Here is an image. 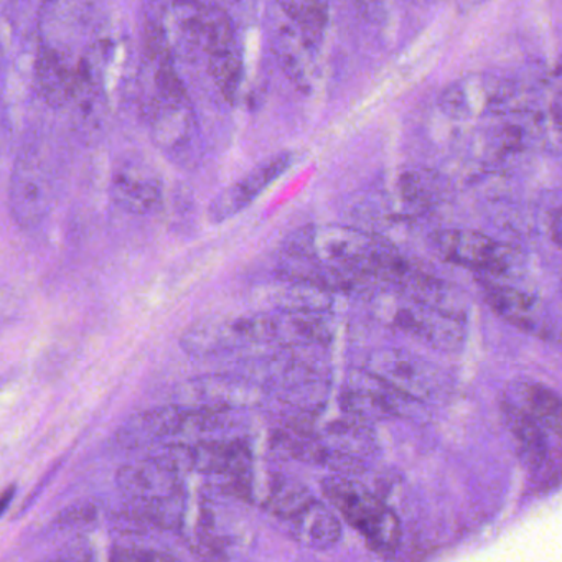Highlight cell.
Returning <instances> with one entry per match:
<instances>
[{"label": "cell", "instance_id": "cell-25", "mask_svg": "<svg viewBox=\"0 0 562 562\" xmlns=\"http://www.w3.org/2000/svg\"><path fill=\"white\" fill-rule=\"evenodd\" d=\"M331 294L334 292L312 282L282 279V284L269 292L266 302H269L274 311L330 312L334 304Z\"/></svg>", "mask_w": 562, "mask_h": 562}, {"label": "cell", "instance_id": "cell-6", "mask_svg": "<svg viewBox=\"0 0 562 562\" xmlns=\"http://www.w3.org/2000/svg\"><path fill=\"white\" fill-rule=\"evenodd\" d=\"M340 406L347 416L364 423L391 417L419 419L426 416L420 400L387 383L368 368L348 373L341 387Z\"/></svg>", "mask_w": 562, "mask_h": 562}, {"label": "cell", "instance_id": "cell-5", "mask_svg": "<svg viewBox=\"0 0 562 562\" xmlns=\"http://www.w3.org/2000/svg\"><path fill=\"white\" fill-rule=\"evenodd\" d=\"M324 35L272 0L266 14V37L276 64L297 90L311 91L317 81Z\"/></svg>", "mask_w": 562, "mask_h": 562}, {"label": "cell", "instance_id": "cell-13", "mask_svg": "<svg viewBox=\"0 0 562 562\" xmlns=\"http://www.w3.org/2000/svg\"><path fill=\"white\" fill-rule=\"evenodd\" d=\"M111 196L131 215H154L164 205L162 179L144 160H123L111 177Z\"/></svg>", "mask_w": 562, "mask_h": 562}, {"label": "cell", "instance_id": "cell-26", "mask_svg": "<svg viewBox=\"0 0 562 562\" xmlns=\"http://www.w3.org/2000/svg\"><path fill=\"white\" fill-rule=\"evenodd\" d=\"M274 2L304 24L321 32L327 31L330 0H274Z\"/></svg>", "mask_w": 562, "mask_h": 562}, {"label": "cell", "instance_id": "cell-4", "mask_svg": "<svg viewBox=\"0 0 562 562\" xmlns=\"http://www.w3.org/2000/svg\"><path fill=\"white\" fill-rule=\"evenodd\" d=\"M60 170L54 154L41 143L22 150L12 169L9 205L12 218L21 228H37L54 209Z\"/></svg>", "mask_w": 562, "mask_h": 562}, {"label": "cell", "instance_id": "cell-17", "mask_svg": "<svg viewBox=\"0 0 562 562\" xmlns=\"http://www.w3.org/2000/svg\"><path fill=\"white\" fill-rule=\"evenodd\" d=\"M192 447L193 472L206 473L216 479L246 475L252 469L251 447L241 439H202Z\"/></svg>", "mask_w": 562, "mask_h": 562}, {"label": "cell", "instance_id": "cell-28", "mask_svg": "<svg viewBox=\"0 0 562 562\" xmlns=\"http://www.w3.org/2000/svg\"><path fill=\"white\" fill-rule=\"evenodd\" d=\"M544 472H541V483L544 485V488H551L552 485H558L562 480V450L561 452L549 453L546 462L542 463L541 469ZM536 470V472H539Z\"/></svg>", "mask_w": 562, "mask_h": 562}, {"label": "cell", "instance_id": "cell-19", "mask_svg": "<svg viewBox=\"0 0 562 562\" xmlns=\"http://www.w3.org/2000/svg\"><path fill=\"white\" fill-rule=\"evenodd\" d=\"M272 345L282 348H311L328 344L334 334L328 312L274 311L269 314Z\"/></svg>", "mask_w": 562, "mask_h": 562}, {"label": "cell", "instance_id": "cell-14", "mask_svg": "<svg viewBox=\"0 0 562 562\" xmlns=\"http://www.w3.org/2000/svg\"><path fill=\"white\" fill-rule=\"evenodd\" d=\"M322 447V465L334 470L353 472L364 469V459L373 456L376 439L364 420L347 416L327 424L322 430H315Z\"/></svg>", "mask_w": 562, "mask_h": 562}, {"label": "cell", "instance_id": "cell-8", "mask_svg": "<svg viewBox=\"0 0 562 562\" xmlns=\"http://www.w3.org/2000/svg\"><path fill=\"white\" fill-rule=\"evenodd\" d=\"M447 262L470 269L483 279L508 278L521 269L518 251L472 229H447L434 239Z\"/></svg>", "mask_w": 562, "mask_h": 562}, {"label": "cell", "instance_id": "cell-29", "mask_svg": "<svg viewBox=\"0 0 562 562\" xmlns=\"http://www.w3.org/2000/svg\"><path fill=\"white\" fill-rule=\"evenodd\" d=\"M551 236L555 245L562 248V206L554 213L551 220Z\"/></svg>", "mask_w": 562, "mask_h": 562}, {"label": "cell", "instance_id": "cell-10", "mask_svg": "<svg viewBox=\"0 0 562 562\" xmlns=\"http://www.w3.org/2000/svg\"><path fill=\"white\" fill-rule=\"evenodd\" d=\"M393 327L440 350H456L465 338V318L456 312L416 301L403 294V301L383 307Z\"/></svg>", "mask_w": 562, "mask_h": 562}, {"label": "cell", "instance_id": "cell-2", "mask_svg": "<svg viewBox=\"0 0 562 562\" xmlns=\"http://www.w3.org/2000/svg\"><path fill=\"white\" fill-rule=\"evenodd\" d=\"M116 482L140 519L162 529H179L186 521L187 493L182 476L159 457L127 463L117 472Z\"/></svg>", "mask_w": 562, "mask_h": 562}, {"label": "cell", "instance_id": "cell-21", "mask_svg": "<svg viewBox=\"0 0 562 562\" xmlns=\"http://www.w3.org/2000/svg\"><path fill=\"white\" fill-rule=\"evenodd\" d=\"M502 420L515 443L519 460L529 470H539L549 456L544 429L521 407L509 400L502 403Z\"/></svg>", "mask_w": 562, "mask_h": 562}, {"label": "cell", "instance_id": "cell-16", "mask_svg": "<svg viewBox=\"0 0 562 562\" xmlns=\"http://www.w3.org/2000/svg\"><path fill=\"white\" fill-rule=\"evenodd\" d=\"M256 347L251 315L232 321H209L189 328L182 337V348L195 357H213L226 351Z\"/></svg>", "mask_w": 562, "mask_h": 562}, {"label": "cell", "instance_id": "cell-27", "mask_svg": "<svg viewBox=\"0 0 562 562\" xmlns=\"http://www.w3.org/2000/svg\"><path fill=\"white\" fill-rule=\"evenodd\" d=\"M111 558L121 561H159V559H173V554L147 546H116L111 552Z\"/></svg>", "mask_w": 562, "mask_h": 562}, {"label": "cell", "instance_id": "cell-9", "mask_svg": "<svg viewBox=\"0 0 562 562\" xmlns=\"http://www.w3.org/2000/svg\"><path fill=\"white\" fill-rule=\"evenodd\" d=\"M266 387L245 374H206L180 384L176 403L202 413H233L265 401Z\"/></svg>", "mask_w": 562, "mask_h": 562}, {"label": "cell", "instance_id": "cell-23", "mask_svg": "<svg viewBox=\"0 0 562 562\" xmlns=\"http://www.w3.org/2000/svg\"><path fill=\"white\" fill-rule=\"evenodd\" d=\"M291 536L308 549L325 551L334 548L341 538V522L338 516L324 503L314 499L297 516L288 521Z\"/></svg>", "mask_w": 562, "mask_h": 562}, {"label": "cell", "instance_id": "cell-18", "mask_svg": "<svg viewBox=\"0 0 562 562\" xmlns=\"http://www.w3.org/2000/svg\"><path fill=\"white\" fill-rule=\"evenodd\" d=\"M506 97L508 94H505L499 81L470 77L450 85L440 98V106L450 117L467 120L495 113V108L502 106Z\"/></svg>", "mask_w": 562, "mask_h": 562}, {"label": "cell", "instance_id": "cell-3", "mask_svg": "<svg viewBox=\"0 0 562 562\" xmlns=\"http://www.w3.org/2000/svg\"><path fill=\"white\" fill-rule=\"evenodd\" d=\"M322 490L345 521L363 536L371 551L383 555L397 551L400 519L380 496L345 475L328 476L322 482Z\"/></svg>", "mask_w": 562, "mask_h": 562}, {"label": "cell", "instance_id": "cell-7", "mask_svg": "<svg viewBox=\"0 0 562 562\" xmlns=\"http://www.w3.org/2000/svg\"><path fill=\"white\" fill-rule=\"evenodd\" d=\"M199 64L203 65L218 93L229 103H235L245 78V54L235 21L216 2L212 5Z\"/></svg>", "mask_w": 562, "mask_h": 562}, {"label": "cell", "instance_id": "cell-11", "mask_svg": "<svg viewBox=\"0 0 562 562\" xmlns=\"http://www.w3.org/2000/svg\"><path fill=\"white\" fill-rule=\"evenodd\" d=\"M480 285L486 304L513 327L542 340L558 337L554 322L535 295L493 279L482 278Z\"/></svg>", "mask_w": 562, "mask_h": 562}, {"label": "cell", "instance_id": "cell-20", "mask_svg": "<svg viewBox=\"0 0 562 562\" xmlns=\"http://www.w3.org/2000/svg\"><path fill=\"white\" fill-rule=\"evenodd\" d=\"M367 368L417 400H423L437 387L434 371L427 367V363L403 351L390 350L374 353L368 361Z\"/></svg>", "mask_w": 562, "mask_h": 562}, {"label": "cell", "instance_id": "cell-12", "mask_svg": "<svg viewBox=\"0 0 562 562\" xmlns=\"http://www.w3.org/2000/svg\"><path fill=\"white\" fill-rule=\"evenodd\" d=\"M295 162H297V154L288 150V153L276 154L271 159L256 166L251 172L246 173L243 179L215 196L209 209L210 222L220 225L245 212L272 183L278 182L285 172H289Z\"/></svg>", "mask_w": 562, "mask_h": 562}, {"label": "cell", "instance_id": "cell-30", "mask_svg": "<svg viewBox=\"0 0 562 562\" xmlns=\"http://www.w3.org/2000/svg\"><path fill=\"white\" fill-rule=\"evenodd\" d=\"M15 495V486H9L8 490L4 492V496H2V513L8 512L9 509V503H11V499L14 498Z\"/></svg>", "mask_w": 562, "mask_h": 562}, {"label": "cell", "instance_id": "cell-24", "mask_svg": "<svg viewBox=\"0 0 562 562\" xmlns=\"http://www.w3.org/2000/svg\"><path fill=\"white\" fill-rule=\"evenodd\" d=\"M311 490L294 476L284 473H272L266 480V490L261 496V505L282 521H291L305 506L314 502Z\"/></svg>", "mask_w": 562, "mask_h": 562}, {"label": "cell", "instance_id": "cell-22", "mask_svg": "<svg viewBox=\"0 0 562 562\" xmlns=\"http://www.w3.org/2000/svg\"><path fill=\"white\" fill-rule=\"evenodd\" d=\"M506 400L521 407L539 426L562 437V396L551 387L531 380L509 384Z\"/></svg>", "mask_w": 562, "mask_h": 562}, {"label": "cell", "instance_id": "cell-15", "mask_svg": "<svg viewBox=\"0 0 562 562\" xmlns=\"http://www.w3.org/2000/svg\"><path fill=\"white\" fill-rule=\"evenodd\" d=\"M193 413L180 404L153 407L131 416L117 429V442L126 449L156 446L192 434Z\"/></svg>", "mask_w": 562, "mask_h": 562}, {"label": "cell", "instance_id": "cell-1", "mask_svg": "<svg viewBox=\"0 0 562 562\" xmlns=\"http://www.w3.org/2000/svg\"><path fill=\"white\" fill-rule=\"evenodd\" d=\"M143 111L150 139L173 160H186L199 144V117L164 38L150 50Z\"/></svg>", "mask_w": 562, "mask_h": 562}]
</instances>
